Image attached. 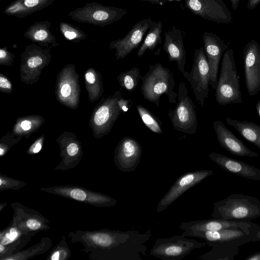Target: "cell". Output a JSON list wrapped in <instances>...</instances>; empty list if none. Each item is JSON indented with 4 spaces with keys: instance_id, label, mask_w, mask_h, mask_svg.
Instances as JSON below:
<instances>
[{
    "instance_id": "cell-1",
    "label": "cell",
    "mask_w": 260,
    "mask_h": 260,
    "mask_svg": "<svg viewBox=\"0 0 260 260\" xmlns=\"http://www.w3.org/2000/svg\"><path fill=\"white\" fill-rule=\"evenodd\" d=\"M254 231L246 232L239 229H226L219 231L198 232L188 237L204 240L212 249L200 256L202 260H233L241 246L251 242Z\"/></svg>"
},
{
    "instance_id": "cell-2",
    "label": "cell",
    "mask_w": 260,
    "mask_h": 260,
    "mask_svg": "<svg viewBox=\"0 0 260 260\" xmlns=\"http://www.w3.org/2000/svg\"><path fill=\"white\" fill-rule=\"evenodd\" d=\"M141 79V91L145 100L158 107L161 96L165 94L170 103H176L178 94L174 91L175 80L169 68L160 63L149 65Z\"/></svg>"
},
{
    "instance_id": "cell-3",
    "label": "cell",
    "mask_w": 260,
    "mask_h": 260,
    "mask_svg": "<svg viewBox=\"0 0 260 260\" xmlns=\"http://www.w3.org/2000/svg\"><path fill=\"white\" fill-rule=\"evenodd\" d=\"M212 218L246 221L260 217V201L243 194H232L213 204Z\"/></svg>"
},
{
    "instance_id": "cell-4",
    "label": "cell",
    "mask_w": 260,
    "mask_h": 260,
    "mask_svg": "<svg viewBox=\"0 0 260 260\" xmlns=\"http://www.w3.org/2000/svg\"><path fill=\"white\" fill-rule=\"evenodd\" d=\"M215 97L221 106L243 103L233 49H227L221 58Z\"/></svg>"
},
{
    "instance_id": "cell-5",
    "label": "cell",
    "mask_w": 260,
    "mask_h": 260,
    "mask_svg": "<svg viewBox=\"0 0 260 260\" xmlns=\"http://www.w3.org/2000/svg\"><path fill=\"white\" fill-rule=\"evenodd\" d=\"M177 103L168 113L173 126L176 131L188 134L197 132L198 117L196 106L188 94L183 82L179 84Z\"/></svg>"
},
{
    "instance_id": "cell-6",
    "label": "cell",
    "mask_w": 260,
    "mask_h": 260,
    "mask_svg": "<svg viewBox=\"0 0 260 260\" xmlns=\"http://www.w3.org/2000/svg\"><path fill=\"white\" fill-rule=\"evenodd\" d=\"M206 244V241L200 242L182 235H176L156 239L150 254L163 260H180L193 249L202 248Z\"/></svg>"
},
{
    "instance_id": "cell-7",
    "label": "cell",
    "mask_w": 260,
    "mask_h": 260,
    "mask_svg": "<svg viewBox=\"0 0 260 260\" xmlns=\"http://www.w3.org/2000/svg\"><path fill=\"white\" fill-rule=\"evenodd\" d=\"M190 83L196 100L201 106L208 96L210 72L204 47L194 50L193 62L189 73L185 71L183 74Z\"/></svg>"
},
{
    "instance_id": "cell-8",
    "label": "cell",
    "mask_w": 260,
    "mask_h": 260,
    "mask_svg": "<svg viewBox=\"0 0 260 260\" xmlns=\"http://www.w3.org/2000/svg\"><path fill=\"white\" fill-rule=\"evenodd\" d=\"M41 190L98 207H110L117 201L109 196L75 185L43 187Z\"/></svg>"
},
{
    "instance_id": "cell-9",
    "label": "cell",
    "mask_w": 260,
    "mask_h": 260,
    "mask_svg": "<svg viewBox=\"0 0 260 260\" xmlns=\"http://www.w3.org/2000/svg\"><path fill=\"white\" fill-rule=\"evenodd\" d=\"M11 205L14 213L10 224L23 234L33 237L39 232L50 229L49 220L38 211L18 202Z\"/></svg>"
},
{
    "instance_id": "cell-10",
    "label": "cell",
    "mask_w": 260,
    "mask_h": 260,
    "mask_svg": "<svg viewBox=\"0 0 260 260\" xmlns=\"http://www.w3.org/2000/svg\"><path fill=\"white\" fill-rule=\"evenodd\" d=\"M243 58L246 89L253 96L260 90V46L254 40L246 44Z\"/></svg>"
},
{
    "instance_id": "cell-11",
    "label": "cell",
    "mask_w": 260,
    "mask_h": 260,
    "mask_svg": "<svg viewBox=\"0 0 260 260\" xmlns=\"http://www.w3.org/2000/svg\"><path fill=\"white\" fill-rule=\"evenodd\" d=\"M185 6L195 15L210 21L229 24L233 21L224 0H185Z\"/></svg>"
},
{
    "instance_id": "cell-12",
    "label": "cell",
    "mask_w": 260,
    "mask_h": 260,
    "mask_svg": "<svg viewBox=\"0 0 260 260\" xmlns=\"http://www.w3.org/2000/svg\"><path fill=\"white\" fill-rule=\"evenodd\" d=\"M258 224L250 220L233 221L214 218L182 222L179 228L184 232L182 235L188 237L194 232L219 231L226 229H239L246 232L255 231Z\"/></svg>"
},
{
    "instance_id": "cell-13",
    "label": "cell",
    "mask_w": 260,
    "mask_h": 260,
    "mask_svg": "<svg viewBox=\"0 0 260 260\" xmlns=\"http://www.w3.org/2000/svg\"><path fill=\"white\" fill-rule=\"evenodd\" d=\"M213 174L211 170H202L188 172L180 176L159 201L156 208L157 212L166 209L187 190Z\"/></svg>"
},
{
    "instance_id": "cell-14",
    "label": "cell",
    "mask_w": 260,
    "mask_h": 260,
    "mask_svg": "<svg viewBox=\"0 0 260 260\" xmlns=\"http://www.w3.org/2000/svg\"><path fill=\"white\" fill-rule=\"evenodd\" d=\"M202 37L210 72V84L215 89L219 63L224 53L228 49L230 43H225L219 36L211 32L204 31Z\"/></svg>"
},
{
    "instance_id": "cell-15",
    "label": "cell",
    "mask_w": 260,
    "mask_h": 260,
    "mask_svg": "<svg viewBox=\"0 0 260 260\" xmlns=\"http://www.w3.org/2000/svg\"><path fill=\"white\" fill-rule=\"evenodd\" d=\"M154 22L150 18L140 20L123 38L112 41L110 47L116 49V59L124 58L137 48Z\"/></svg>"
},
{
    "instance_id": "cell-16",
    "label": "cell",
    "mask_w": 260,
    "mask_h": 260,
    "mask_svg": "<svg viewBox=\"0 0 260 260\" xmlns=\"http://www.w3.org/2000/svg\"><path fill=\"white\" fill-rule=\"evenodd\" d=\"M142 152L140 144L135 139L125 136L120 141L115 149V164L122 172L133 171L140 161Z\"/></svg>"
},
{
    "instance_id": "cell-17",
    "label": "cell",
    "mask_w": 260,
    "mask_h": 260,
    "mask_svg": "<svg viewBox=\"0 0 260 260\" xmlns=\"http://www.w3.org/2000/svg\"><path fill=\"white\" fill-rule=\"evenodd\" d=\"M213 127L220 146L231 154L238 156L257 157L258 154L248 148L229 129L221 120H216Z\"/></svg>"
},
{
    "instance_id": "cell-18",
    "label": "cell",
    "mask_w": 260,
    "mask_h": 260,
    "mask_svg": "<svg viewBox=\"0 0 260 260\" xmlns=\"http://www.w3.org/2000/svg\"><path fill=\"white\" fill-rule=\"evenodd\" d=\"M163 49L168 54L170 62L175 61L180 72L184 74L186 63V50L181 30L173 25L164 34Z\"/></svg>"
},
{
    "instance_id": "cell-19",
    "label": "cell",
    "mask_w": 260,
    "mask_h": 260,
    "mask_svg": "<svg viewBox=\"0 0 260 260\" xmlns=\"http://www.w3.org/2000/svg\"><path fill=\"white\" fill-rule=\"evenodd\" d=\"M208 156L214 163L224 170L245 179L260 180V169L243 161L216 152Z\"/></svg>"
},
{
    "instance_id": "cell-20",
    "label": "cell",
    "mask_w": 260,
    "mask_h": 260,
    "mask_svg": "<svg viewBox=\"0 0 260 260\" xmlns=\"http://www.w3.org/2000/svg\"><path fill=\"white\" fill-rule=\"evenodd\" d=\"M225 120L230 126L233 127L243 138L260 150V125L253 122L241 121L228 117Z\"/></svg>"
},
{
    "instance_id": "cell-21",
    "label": "cell",
    "mask_w": 260,
    "mask_h": 260,
    "mask_svg": "<svg viewBox=\"0 0 260 260\" xmlns=\"http://www.w3.org/2000/svg\"><path fill=\"white\" fill-rule=\"evenodd\" d=\"M52 240L49 237H43L40 241L32 246L20 250L2 260H26L31 257L45 253L52 246Z\"/></svg>"
},
{
    "instance_id": "cell-22",
    "label": "cell",
    "mask_w": 260,
    "mask_h": 260,
    "mask_svg": "<svg viewBox=\"0 0 260 260\" xmlns=\"http://www.w3.org/2000/svg\"><path fill=\"white\" fill-rule=\"evenodd\" d=\"M162 24L161 21L154 22L150 27L143 43L138 50L137 55L141 57L147 50H153L161 43Z\"/></svg>"
},
{
    "instance_id": "cell-23",
    "label": "cell",
    "mask_w": 260,
    "mask_h": 260,
    "mask_svg": "<svg viewBox=\"0 0 260 260\" xmlns=\"http://www.w3.org/2000/svg\"><path fill=\"white\" fill-rule=\"evenodd\" d=\"M141 78L140 69L134 67L129 70L122 72L118 76L117 80L121 87L127 91L132 92L137 88Z\"/></svg>"
},
{
    "instance_id": "cell-24",
    "label": "cell",
    "mask_w": 260,
    "mask_h": 260,
    "mask_svg": "<svg viewBox=\"0 0 260 260\" xmlns=\"http://www.w3.org/2000/svg\"><path fill=\"white\" fill-rule=\"evenodd\" d=\"M137 111L144 124L152 132L162 134V123L151 111L140 105L136 106Z\"/></svg>"
},
{
    "instance_id": "cell-25",
    "label": "cell",
    "mask_w": 260,
    "mask_h": 260,
    "mask_svg": "<svg viewBox=\"0 0 260 260\" xmlns=\"http://www.w3.org/2000/svg\"><path fill=\"white\" fill-rule=\"evenodd\" d=\"M71 255V251L67 244L66 238L62 236L58 244L52 249L46 259L68 260Z\"/></svg>"
},
{
    "instance_id": "cell-26",
    "label": "cell",
    "mask_w": 260,
    "mask_h": 260,
    "mask_svg": "<svg viewBox=\"0 0 260 260\" xmlns=\"http://www.w3.org/2000/svg\"><path fill=\"white\" fill-rule=\"evenodd\" d=\"M31 237L29 236L24 235L12 243L7 245L0 244V260L19 251L30 241Z\"/></svg>"
},
{
    "instance_id": "cell-27",
    "label": "cell",
    "mask_w": 260,
    "mask_h": 260,
    "mask_svg": "<svg viewBox=\"0 0 260 260\" xmlns=\"http://www.w3.org/2000/svg\"><path fill=\"white\" fill-rule=\"evenodd\" d=\"M26 235L16 227L9 224L0 232V244L7 245L12 243Z\"/></svg>"
},
{
    "instance_id": "cell-28",
    "label": "cell",
    "mask_w": 260,
    "mask_h": 260,
    "mask_svg": "<svg viewBox=\"0 0 260 260\" xmlns=\"http://www.w3.org/2000/svg\"><path fill=\"white\" fill-rule=\"evenodd\" d=\"M26 185V183L23 181L14 179L0 173L1 191L7 189L18 190Z\"/></svg>"
},
{
    "instance_id": "cell-29",
    "label": "cell",
    "mask_w": 260,
    "mask_h": 260,
    "mask_svg": "<svg viewBox=\"0 0 260 260\" xmlns=\"http://www.w3.org/2000/svg\"><path fill=\"white\" fill-rule=\"evenodd\" d=\"M33 29H30L29 35H32L33 39L36 41H44L49 37L48 30L42 27H32Z\"/></svg>"
},
{
    "instance_id": "cell-30",
    "label": "cell",
    "mask_w": 260,
    "mask_h": 260,
    "mask_svg": "<svg viewBox=\"0 0 260 260\" xmlns=\"http://www.w3.org/2000/svg\"><path fill=\"white\" fill-rule=\"evenodd\" d=\"M61 31L62 32L66 38L69 40H72L78 37L79 32L77 29H74L70 26L67 24L63 25L61 26Z\"/></svg>"
},
{
    "instance_id": "cell-31",
    "label": "cell",
    "mask_w": 260,
    "mask_h": 260,
    "mask_svg": "<svg viewBox=\"0 0 260 260\" xmlns=\"http://www.w3.org/2000/svg\"><path fill=\"white\" fill-rule=\"evenodd\" d=\"M119 105L122 112H127L132 105V101L127 99H124L122 96L120 99Z\"/></svg>"
},
{
    "instance_id": "cell-32",
    "label": "cell",
    "mask_w": 260,
    "mask_h": 260,
    "mask_svg": "<svg viewBox=\"0 0 260 260\" xmlns=\"http://www.w3.org/2000/svg\"><path fill=\"white\" fill-rule=\"evenodd\" d=\"M23 4L20 5V7H22L23 6H25L28 8H37V7L39 8V6L41 5V0H24L23 2Z\"/></svg>"
},
{
    "instance_id": "cell-33",
    "label": "cell",
    "mask_w": 260,
    "mask_h": 260,
    "mask_svg": "<svg viewBox=\"0 0 260 260\" xmlns=\"http://www.w3.org/2000/svg\"><path fill=\"white\" fill-rule=\"evenodd\" d=\"M42 63V59L40 56H34L27 61V65L30 68H36Z\"/></svg>"
},
{
    "instance_id": "cell-34",
    "label": "cell",
    "mask_w": 260,
    "mask_h": 260,
    "mask_svg": "<svg viewBox=\"0 0 260 260\" xmlns=\"http://www.w3.org/2000/svg\"><path fill=\"white\" fill-rule=\"evenodd\" d=\"M71 87L68 84H64L61 87L60 92L63 97L68 96L71 93Z\"/></svg>"
},
{
    "instance_id": "cell-35",
    "label": "cell",
    "mask_w": 260,
    "mask_h": 260,
    "mask_svg": "<svg viewBox=\"0 0 260 260\" xmlns=\"http://www.w3.org/2000/svg\"><path fill=\"white\" fill-rule=\"evenodd\" d=\"M260 4V0H248L247 7L250 10H252Z\"/></svg>"
},
{
    "instance_id": "cell-36",
    "label": "cell",
    "mask_w": 260,
    "mask_h": 260,
    "mask_svg": "<svg viewBox=\"0 0 260 260\" xmlns=\"http://www.w3.org/2000/svg\"><path fill=\"white\" fill-rule=\"evenodd\" d=\"M0 87L4 88H11L12 85L10 82L6 78L1 77H0Z\"/></svg>"
},
{
    "instance_id": "cell-37",
    "label": "cell",
    "mask_w": 260,
    "mask_h": 260,
    "mask_svg": "<svg viewBox=\"0 0 260 260\" xmlns=\"http://www.w3.org/2000/svg\"><path fill=\"white\" fill-rule=\"evenodd\" d=\"M252 242H258L260 241V226L258 227L255 230L253 234V237L251 240Z\"/></svg>"
},
{
    "instance_id": "cell-38",
    "label": "cell",
    "mask_w": 260,
    "mask_h": 260,
    "mask_svg": "<svg viewBox=\"0 0 260 260\" xmlns=\"http://www.w3.org/2000/svg\"><path fill=\"white\" fill-rule=\"evenodd\" d=\"M244 260H260V251L250 254L244 258Z\"/></svg>"
},
{
    "instance_id": "cell-39",
    "label": "cell",
    "mask_w": 260,
    "mask_h": 260,
    "mask_svg": "<svg viewBox=\"0 0 260 260\" xmlns=\"http://www.w3.org/2000/svg\"><path fill=\"white\" fill-rule=\"evenodd\" d=\"M21 127L23 130L28 131L31 127V123L29 120H24L21 123Z\"/></svg>"
},
{
    "instance_id": "cell-40",
    "label": "cell",
    "mask_w": 260,
    "mask_h": 260,
    "mask_svg": "<svg viewBox=\"0 0 260 260\" xmlns=\"http://www.w3.org/2000/svg\"><path fill=\"white\" fill-rule=\"evenodd\" d=\"M86 80L89 83H93L95 81V77L91 72H87L85 74Z\"/></svg>"
},
{
    "instance_id": "cell-41",
    "label": "cell",
    "mask_w": 260,
    "mask_h": 260,
    "mask_svg": "<svg viewBox=\"0 0 260 260\" xmlns=\"http://www.w3.org/2000/svg\"><path fill=\"white\" fill-rule=\"evenodd\" d=\"M233 9L236 11L237 10L240 0H230Z\"/></svg>"
},
{
    "instance_id": "cell-42",
    "label": "cell",
    "mask_w": 260,
    "mask_h": 260,
    "mask_svg": "<svg viewBox=\"0 0 260 260\" xmlns=\"http://www.w3.org/2000/svg\"><path fill=\"white\" fill-rule=\"evenodd\" d=\"M42 148V144L41 143L38 142L36 144L35 147H34L33 149L32 150V152L33 153H38Z\"/></svg>"
},
{
    "instance_id": "cell-43",
    "label": "cell",
    "mask_w": 260,
    "mask_h": 260,
    "mask_svg": "<svg viewBox=\"0 0 260 260\" xmlns=\"http://www.w3.org/2000/svg\"><path fill=\"white\" fill-rule=\"evenodd\" d=\"M138 1H145V2H150L152 4L161 5V4L163 3V1L164 0H138Z\"/></svg>"
},
{
    "instance_id": "cell-44",
    "label": "cell",
    "mask_w": 260,
    "mask_h": 260,
    "mask_svg": "<svg viewBox=\"0 0 260 260\" xmlns=\"http://www.w3.org/2000/svg\"><path fill=\"white\" fill-rule=\"evenodd\" d=\"M256 110L257 113L260 118V100L257 102L256 106H255Z\"/></svg>"
},
{
    "instance_id": "cell-45",
    "label": "cell",
    "mask_w": 260,
    "mask_h": 260,
    "mask_svg": "<svg viewBox=\"0 0 260 260\" xmlns=\"http://www.w3.org/2000/svg\"><path fill=\"white\" fill-rule=\"evenodd\" d=\"M7 53L6 51L3 49L0 50V58L1 59L4 58L6 56Z\"/></svg>"
},
{
    "instance_id": "cell-46",
    "label": "cell",
    "mask_w": 260,
    "mask_h": 260,
    "mask_svg": "<svg viewBox=\"0 0 260 260\" xmlns=\"http://www.w3.org/2000/svg\"><path fill=\"white\" fill-rule=\"evenodd\" d=\"M7 204V202L1 203L0 204V211L1 212L3 209L6 207Z\"/></svg>"
}]
</instances>
